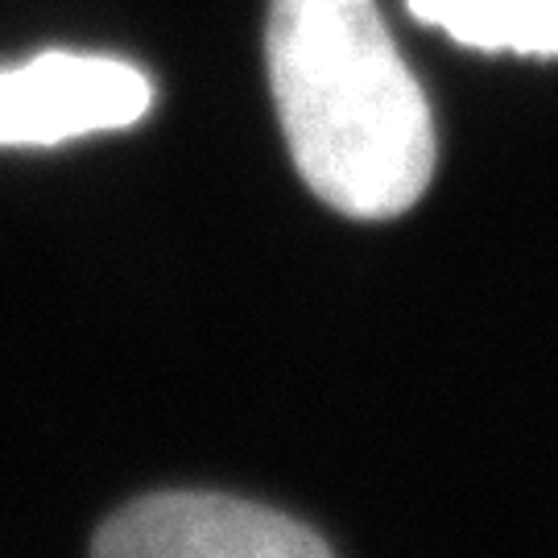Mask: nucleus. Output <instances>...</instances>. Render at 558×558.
I'll list each match as a JSON object with an SVG mask.
<instances>
[{"label":"nucleus","mask_w":558,"mask_h":558,"mask_svg":"<svg viewBox=\"0 0 558 558\" xmlns=\"http://www.w3.org/2000/svg\"><path fill=\"white\" fill-rule=\"evenodd\" d=\"M269 87L302 182L352 220H393L435 174V120L373 0H274Z\"/></svg>","instance_id":"1"},{"label":"nucleus","mask_w":558,"mask_h":558,"mask_svg":"<svg viewBox=\"0 0 558 558\" xmlns=\"http://www.w3.org/2000/svg\"><path fill=\"white\" fill-rule=\"evenodd\" d=\"M92 558H331L327 542L253 500L158 493L104 521Z\"/></svg>","instance_id":"2"},{"label":"nucleus","mask_w":558,"mask_h":558,"mask_svg":"<svg viewBox=\"0 0 558 558\" xmlns=\"http://www.w3.org/2000/svg\"><path fill=\"white\" fill-rule=\"evenodd\" d=\"M154 80L112 54L41 50L0 71V145H62L149 117Z\"/></svg>","instance_id":"3"},{"label":"nucleus","mask_w":558,"mask_h":558,"mask_svg":"<svg viewBox=\"0 0 558 558\" xmlns=\"http://www.w3.org/2000/svg\"><path fill=\"white\" fill-rule=\"evenodd\" d=\"M422 25L459 46L521 59H558V0H405Z\"/></svg>","instance_id":"4"}]
</instances>
